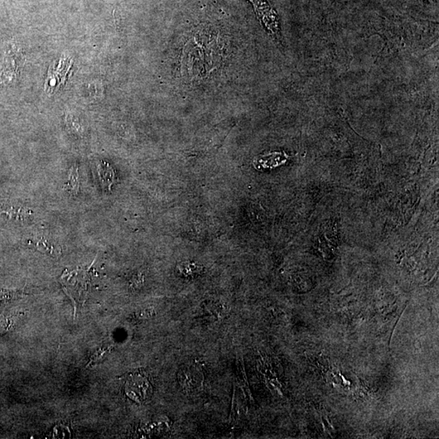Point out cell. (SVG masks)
<instances>
[{
    "instance_id": "2",
    "label": "cell",
    "mask_w": 439,
    "mask_h": 439,
    "mask_svg": "<svg viewBox=\"0 0 439 439\" xmlns=\"http://www.w3.org/2000/svg\"><path fill=\"white\" fill-rule=\"evenodd\" d=\"M254 11L260 23L266 29L270 35L275 38L280 35L278 15L267 0H253Z\"/></svg>"
},
{
    "instance_id": "6",
    "label": "cell",
    "mask_w": 439,
    "mask_h": 439,
    "mask_svg": "<svg viewBox=\"0 0 439 439\" xmlns=\"http://www.w3.org/2000/svg\"><path fill=\"white\" fill-rule=\"evenodd\" d=\"M248 1H250V3H252V2H253V0H248Z\"/></svg>"
},
{
    "instance_id": "5",
    "label": "cell",
    "mask_w": 439,
    "mask_h": 439,
    "mask_svg": "<svg viewBox=\"0 0 439 439\" xmlns=\"http://www.w3.org/2000/svg\"><path fill=\"white\" fill-rule=\"evenodd\" d=\"M79 173L78 170H72V172L70 173V189L74 191V192H77V191L79 190Z\"/></svg>"
},
{
    "instance_id": "1",
    "label": "cell",
    "mask_w": 439,
    "mask_h": 439,
    "mask_svg": "<svg viewBox=\"0 0 439 439\" xmlns=\"http://www.w3.org/2000/svg\"><path fill=\"white\" fill-rule=\"evenodd\" d=\"M90 280V268L79 269L65 272L61 276V282L67 295L77 305H83L88 298Z\"/></svg>"
},
{
    "instance_id": "4",
    "label": "cell",
    "mask_w": 439,
    "mask_h": 439,
    "mask_svg": "<svg viewBox=\"0 0 439 439\" xmlns=\"http://www.w3.org/2000/svg\"><path fill=\"white\" fill-rule=\"evenodd\" d=\"M96 170H97V175L100 184L102 185L104 188H108V189L110 190L115 179L113 168L111 167L108 163L100 161L97 166H96Z\"/></svg>"
},
{
    "instance_id": "3",
    "label": "cell",
    "mask_w": 439,
    "mask_h": 439,
    "mask_svg": "<svg viewBox=\"0 0 439 439\" xmlns=\"http://www.w3.org/2000/svg\"><path fill=\"white\" fill-rule=\"evenodd\" d=\"M125 393L135 402L146 401L152 394V388L147 378L141 374L130 375L125 385Z\"/></svg>"
}]
</instances>
